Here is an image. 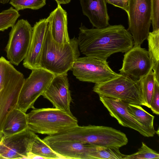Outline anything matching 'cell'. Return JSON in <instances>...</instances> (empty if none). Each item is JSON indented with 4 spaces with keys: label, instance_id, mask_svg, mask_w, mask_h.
<instances>
[{
    "label": "cell",
    "instance_id": "obj_21",
    "mask_svg": "<svg viewBox=\"0 0 159 159\" xmlns=\"http://www.w3.org/2000/svg\"><path fill=\"white\" fill-rule=\"evenodd\" d=\"M31 152L45 159H65L53 151L37 135L32 143Z\"/></svg>",
    "mask_w": 159,
    "mask_h": 159
},
{
    "label": "cell",
    "instance_id": "obj_18",
    "mask_svg": "<svg viewBox=\"0 0 159 159\" xmlns=\"http://www.w3.org/2000/svg\"><path fill=\"white\" fill-rule=\"evenodd\" d=\"M55 152L65 159H88V155L98 147L77 142H56L48 144Z\"/></svg>",
    "mask_w": 159,
    "mask_h": 159
},
{
    "label": "cell",
    "instance_id": "obj_7",
    "mask_svg": "<svg viewBox=\"0 0 159 159\" xmlns=\"http://www.w3.org/2000/svg\"><path fill=\"white\" fill-rule=\"evenodd\" d=\"M71 70L79 80L95 84L107 81L120 75L111 69L107 61L87 56L78 58Z\"/></svg>",
    "mask_w": 159,
    "mask_h": 159
},
{
    "label": "cell",
    "instance_id": "obj_8",
    "mask_svg": "<svg viewBox=\"0 0 159 159\" xmlns=\"http://www.w3.org/2000/svg\"><path fill=\"white\" fill-rule=\"evenodd\" d=\"M32 70L25 80L17 103V108L25 113L29 109L35 108V101L42 95L55 75L42 68Z\"/></svg>",
    "mask_w": 159,
    "mask_h": 159
},
{
    "label": "cell",
    "instance_id": "obj_30",
    "mask_svg": "<svg viewBox=\"0 0 159 159\" xmlns=\"http://www.w3.org/2000/svg\"><path fill=\"white\" fill-rule=\"evenodd\" d=\"M106 2L119 7L127 12L128 5L124 0H105Z\"/></svg>",
    "mask_w": 159,
    "mask_h": 159
},
{
    "label": "cell",
    "instance_id": "obj_14",
    "mask_svg": "<svg viewBox=\"0 0 159 159\" xmlns=\"http://www.w3.org/2000/svg\"><path fill=\"white\" fill-rule=\"evenodd\" d=\"M42 95L55 108L72 114L70 109L72 99L67 74L54 75Z\"/></svg>",
    "mask_w": 159,
    "mask_h": 159
},
{
    "label": "cell",
    "instance_id": "obj_20",
    "mask_svg": "<svg viewBox=\"0 0 159 159\" xmlns=\"http://www.w3.org/2000/svg\"><path fill=\"white\" fill-rule=\"evenodd\" d=\"M127 110L134 118L153 135L156 133L153 126L154 116L144 110L141 106L128 104Z\"/></svg>",
    "mask_w": 159,
    "mask_h": 159
},
{
    "label": "cell",
    "instance_id": "obj_3",
    "mask_svg": "<svg viewBox=\"0 0 159 159\" xmlns=\"http://www.w3.org/2000/svg\"><path fill=\"white\" fill-rule=\"evenodd\" d=\"M27 114L28 129L48 135L58 134L78 125L76 118L56 108L32 109Z\"/></svg>",
    "mask_w": 159,
    "mask_h": 159
},
{
    "label": "cell",
    "instance_id": "obj_13",
    "mask_svg": "<svg viewBox=\"0 0 159 159\" xmlns=\"http://www.w3.org/2000/svg\"><path fill=\"white\" fill-rule=\"evenodd\" d=\"M99 96L100 101L110 115L115 118L120 125L135 130L144 137L154 136L129 112L127 109L128 104L118 99L102 96Z\"/></svg>",
    "mask_w": 159,
    "mask_h": 159
},
{
    "label": "cell",
    "instance_id": "obj_15",
    "mask_svg": "<svg viewBox=\"0 0 159 159\" xmlns=\"http://www.w3.org/2000/svg\"><path fill=\"white\" fill-rule=\"evenodd\" d=\"M49 23L46 18L36 22L33 31L27 53L23 60V66L31 70L40 68L42 50Z\"/></svg>",
    "mask_w": 159,
    "mask_h": 159
},
{
    "label": "cell",
    "instance_id": "obj_32",
    "mask_svg": "<svg viewBox=\"0 0 159 159\" xmlns=\"http://www.w3.org/2000/svg\"><path fill=\"white\" fill-rule=\"evenodd\" d=\"M27 159H45L40 156L34 154L30 152L29 154Z\"/></svg>",
    "mask_w": 159,
    "mask_h": 159
},
{
    "label": "cell",
    "instance_id": "obj_2",
    "mask_svg": "<svg viewBox=\"0 0 159 159\" xmlns=\"http://www.w3.org/2000/svg\"><path fill=\"white\" fill-rule=\"evenodd\" d=\"M79 48L78 39L75 37L62 45L56 43L52 36L49 23L42 50L40 68L55 75L67 74L79 57Z\"/></svg>",
    "mask_w": 159,
    "mask_h": 159
},
{
    "label": "cell",
    "instance_id": "obj_35",
    "mask_svg": "<svg viewBox=\"0 0 159 159\" xmlns=\"http://www.w3.org/2000/svg\"><path fill=\"white\" fill-rule=\"evenodd\" d=\"M126 3L128 5L129 0H124Z\"/></svg>",
    "mask_w": 159,
    "mask_h": 159
},
{
    "label": "cell",
    "instance_id": "obj_26",
    "mask_svg": "<svg viewBox=\"0 0 159 159\" xmlns=\"http://www.w3.org/2000/svg\"><path fill=\"white\" fill-rule=\"evenodd\" d=\"M9 3L17 11L25 9L38 10L46 4V0H11Z\"/></svg>",
    "mask_w": 159,
    "mask_h": 159
},
{
    "label": "cell",
    "instance_id": "obj_34",
    "mask_svg": "<svg viewBox=\"0 0 159 159\" xmlns=\"http://www.w3.org/2000/svg\"><path fill=\"white\" fill-rule=\"evenodd\" d=\"M11 0H0V3L5 4L9 2Z\"/></svg>",
    "mask_w": 159,
    "mask_h": 159
},
{
    "label": "cell",
    "instance_id": "obj_12",
    "mask_svg": "<svg viewBox=\"0 0 159 159\" xmlns=\"http://www.w3.org/2000/svg\"><path fill=\"white\" fill-rule=\"evenodd\" d=\"M25 79L23 74L16 69L0 90V134L6 116L17 108L18 97Z\"/></svg>",
    "mask_w": 159,
    "mask_h": 159
},
{
    "label": "cell",
    "instance_id": "obj_11",
    "mask_svg": "<svg viewBox=\"0 0 159 159\" xmlns=\"http://www.w3.org/2000/svg\"><path fill=\"white\" fill-rule=\"evenodd\" d=\"M154 64L148 51L140 46H134L125 52L120 74L139 80L147 75Z\"/></svg>",
    "mask_w": 159,
    "mask_h": 159
},
{
    "label": "cell",
    "instance_id": "obj_33",
    "mask_svg": "<svg viewBox=\"0 0 159 159\" xmlns=\"http://www.w3.org/2000/svg\"><path fill=\"white\" fill-rule=\"evenodd\" d=\"M57 4H66L69 3L71 0H55Z\"/></svg>",
    "mask_w": 159,
    "mask_h": 159
},
{
    "label": "cell",
    "instance_id": "obj_25",
    "mask_svg": "<svg viewBox=\"0 0 159 159\" xmlns=\"http://www.w3.org/2000/svg\"><path fill=\"white\" fill-rule=\"evenodd\" d=\"M147 39L150 57L154 62L159 61V30L149 32Z\"/></svg>",
    "mask_w": 159,
    "mask_h": 159
},
{
    "label": "cell",
    "instance_id": "obj_29",
    "mask_svg": "<svg viewBox=\"0 0 159 159\" xmlns=\"http://www.w3.org/2000/svg\"><path fill=\"white\" fill-rule=\"evenodd\" d=\"M150 108L153 113L157 115L159 114V84L155 80L154 90Z\"/></svg>",
    "mask_w": 159,
    "mask_h": 159
},
{
    "label": "cell",
    "instance_id": "obj_36",
    "mask_svg": "<svg viewBox=\"0 0 159 159\" xmlns=\"http://www.w3.org/2000/svg\"></svg>",
    "mask_w": 159,
    "mask_h": 159
},
{
    "label": "cell",
    "instance_id": "obj_28",
    "mask_svg": "<svg viewBox=\"0 0 159 159\" xmlns=\"http://www.w3.org/2000/svg\"><path fill=\"white\" fill-rule=\"evenodd\" d=\"M151 23L153 31L159 30V0H152Z\"/></svg>",
    "mask_w": 159,
    "mask_h": 159
},
{
    "label": "cell",
    "instance_id": "obj_27",
    "mask_svg": "<svg viewBox=\"0 0 159 159\" xmlns=\"http://www.w3.org/2000/svg\"><path fill=\"white\" fill-rule=\"evenodd\" d=\"M159 159L158 152L148 147L144 142L142 143L141 147L138 151L133 154L126 155L124 159Z\"/></svg>",
    "mask_w": 159,
    "mask_h": 159
},
{
    "label": "cell",
    "instance_id": "obj_10",
    "mask_svg": "<svg viewBox=\"0 0 159 159\" xmlns=\"http://www.w3.org/2000/svg\"><path fill=\"white\" fill-rule=\"evenodd\" d=\"M37 135L27 129L10 136H0V159H27Z\"/></svg>",
    "mask_w": 159,
    "mask_h": 159
},
{
    "label": "cell",
    "instance_id": "obj_24",
    "mask_svg": "<svg viewBox=\"0 0 159 159\" xmlns=\"http://www.w3.org/2000/svg\"><path fill=\"white\" fill-rule=\"evenodd\" d=\"M20 16L18 11L12 7L0 12V31L12 27Z\"/></svg>",
    "mask_w": 159,
    "mask_h": 159
},
{
    "label": "cell",
    "instance_id": "obj_9",
    "mask_svg": "<svg viewBox=\"0 0 159 159\" xmlns=\"http://www.w3.org/2000/svg\"><path fill=\"white\" fill-rule=\"evenodd\" d=\"M33 31L25 20H19L11 27L5 48L7 57L12 64L18 66L25 57L29 47Z\"/></svg>",
    "mask_w": 159,
    "mask_h": 159
},
{
    "label": "cell",
    "instance_id": "obj_6",
    "mask_svg": "<svg viewBox=\"0 0 159 159\" xmlns=\"http://www.w3.org/2000/svg\"><path fill=\"white\" fill-rule=\"evenodd\" d=\"M152 0H129V27L134 46H140L147 39L151 22Z\"/></svg>",
    "mask_w": 159,
    "mask_h": 159
},
{
    "label": "cell",
    "instance_id": "obj_16",
    "mask_svg": "<svg viewBox=\"0 0 159 159\" xmlns=\"http://www.w3.org/2000/svg\"><path fill=\"white\" fill-rule=\"evenodd\" d=\"M83 14L89 19L93 27L101 28L109 25L105 0H80Z\"/></svg>",
    "mask_w": 159,
    "mask_h": 159
},
{
    "label": "cell",
    "instance_id": "obj_1",
    "mask_svg": "<svg viewBox=\"0 0 159 159\" xmlns=\"http://www.w3.org/2000/svg\"><path fill=\"white\" fill-rule=\"evenodd\" d=\"M79 30V48L87 56L107 61L112 54L125 53L134 45L131 34L121 25L92 29L82 25Z\"/></svg>",
    "mask_w": 159,
    "mask_h": 159
},
{
    "label": "cell",
    "instance_id": "obj_23",
    "mask_svg": "<svg viewBox=\"0 0 159 159\" xmlns=\"http://www.w3.org/2000/svg\"><path fill=\"white\" fill-rule=\"evenodd\" d=\"M140 83L147 107L150 108L154 88L155 78L151 70L146 76L139 80Z\"/></svg>",
    "mask_w": 159,
    "mask_h": 159
},
{
    "label": "cell",
    "instance_id": "obj_5",
    "mask_svg": "<svg viewBox=\"0 0 159 159\" xmlns=\"http://www.w3.org/2000/svg\"><path fill=\"white\" fill-rule=\"evenodd\" d=\"M72 138L75 142L103 148H119L128 143V138L124 133L104 126L78 125L74 129Z\"/></svg>",
    "mask_w": 159,
    "mask_h": 159
},
{
    "label": "cell",
    "instance_id": "obj_17",
    "mask_svg": "<svg viewBox=\"0 0 159 159\" xmlns=\"http://www.w3.org/2000/svg\"><path fill=\"white\" fill-rule=\"evenodd\" d=\"M46 19L54 41L60 45L70 43V39L68 32L67 12L61 5L57 4V7Z\"/></svg>",
    "mask_w": 159,
    "mask_h": 159
},
{
    "label": "cell",
    "instance_id": "obj_22",
    "mask_svg": "<svg viewBox=\"0 0 159 159\" xmlns=\"http://www.w3.org/2000/svg\"><path fill=\"white\" fill-rule=\"evenodd\" d=\"M119 149L98 147L89 154L88 159H124L126 155L121 153Z\"/></svg>",
    "mask_w": 159,
    "mask_h": 159
},
{
    "label": "cell",
    "instance_id": "obj_31",
    "mask_svg": "<svg viewBox=\"0 0 159 159\" xmlns=\"http://www.w3.org/2000/svg\"><path fill=\"white\" fill-rule=\"evenodd\" d=\"M152 70L156 81L159 84V61L154 62Z\"/></svg>",
    "mask_w": 159,
    "mask_h": 159
},
{
    "label": "cell",
    "instance_id": "obj_19",
    "mask_svg": "<svg viewBox=\"0 0 159 159\" xmlns=\"http://www.w3.org/2000/svg\"><path fill=\"white\" fill-rule=\"evenodd\" d=\"M27 129V114L17 108H15L6 116L0 136H10Z\"/></svg>",
    "mask_w": 159,
    "mask_h": 159
},
{
    "label": "cell",
    "instance_id": "obj_4",
    "mask_svg": "<svg viewBox=\"0 0 159 159\" xmlns=\"http://www.w3.org/2000/svg\"><path fill=\"white\" fill-rule=\"evenodd\" d=\"M93 91L102 96L118 99L128 104L147 107L139 80L120 74L105 82L95 84Z\"/></svg>",
    "mask_w": 159,
    "mask_h": 159
}]
</instances>
